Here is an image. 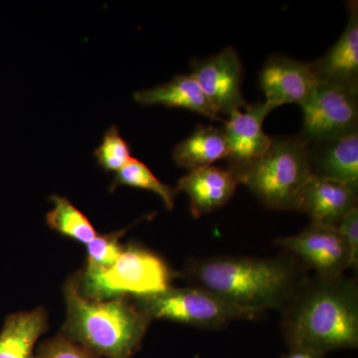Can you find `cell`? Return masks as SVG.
Instances as JSON below:
<instances>
[{
  "instance_id": "19",
  "label": "cell",
  "mask_w": 358,
  "mask_h": 358,
  "mask_svg": "<svg viewBox=\"0 0 358 358\" xmlns=\"http://www.w3.org/2000/svg\"><path fill=\"white\" fill-rule=\"evenodd\" d=\"M50 200L54 207L47 213L46 222L51 229L79 243L93 241L96 230L83 212L65 197L52 195Z\"/></svg>"
},
{
  "instance_id": "24",
  "label": "cell",
  "mask_w": 358,
  "mask_h": 358,
  "mask_svg": "<svg viewBox=\"0 0 358 358\" xmlns=\"http://www.w3.org/2000/svg\"><path fill=\"white\" fill-rule=\"evenodd\" d=\"M339 234L348 247L350 268L358 265V207L348 212L336 225Z\"/></svg>"
},
{
  "instance_id": "15",
  "label": "cell",
  "mask_w": 358,
  "mask_h": 358,
  "mask_svg": "<svg viewBox=\"0 0 358 358\" xmlns=\"http://www.w3.org/2000/svg\"><path fill=\"white\" fill-rule=\"evenodd\" d=\"M348 25L336 43L319 60L312 63L320 83L358 88V6L348 2Z\"/></svg>"
},
{
  "instance_id": "1",
  "label": "cell",
  "mask_w": 358,
  "mask_h": 358,
  "mask_svg": "<svg viewBox=\"0 0 358 358\" xmlns=\"http://www.w3.org/2000/svg\"><path fill=\"white\" fill-rule=\"evenodd\" d=\"M282 331L289 348L327 355L358 346V288L355 280L315 275L285 306Z\"/></svg>"
},
{
  "instance_id": "17",
  "label": "cell",
  "mask_w": 358,
  "mask_h": 358,
  "mask_svg": "<svg viewBox=\"0 0 358 358\" xmlns=\"http://www.w3.org/2000/svg\"><path fill=\"white\" fill-rule=\"evenodd\" d=\"M46 329L44 308L9 315L0 331V358H36L35 345Z\"/></svg>"
},
{
  "instance_id": "13",
  "label": "cell",
  "mask_w": 358,
  "mask_h": 358,
  "mask_svg": "<svg viewBox=\"0 0 358 358\" xmlns=\"http://www.w3.org/2000/svg\"><path fill=\"white\" fill-rule=\"evenodd\" d=\"M240 185L241 179L233 169L210 166L185 174L176 189L187 194L192 216L199 218L227 203Z\"/></svg>"
},
{
  "instance_id": "25",
  "label": "cell",
  "mask_w": 358,
  "mask_h": 358,
  "mask_svg": "<svg viewBox=\"0 0 358 358\" xmlns=\"http://www.w3.org/2000/svg\"><path fill=\"white\" fill-rule=\"evenodd\" d=\"M324 353L307 350V348H289V352L282 358H324Z\"/></svg>"
},
{
  "instance_id": "11",
  "label": "cell",
  "mask_w": 358,
  "mask_h": 358,
  "mask_svg": "<svg viewBox=\"0 0 358 358\" xmlns=\"http://www.w3.org/2000/svg\"><path fill=\"white\" fill-rule=\"evenodd\" d=\"M320 82L312 63L285 55H273L266 61L259 76V86L266 102L275 108L286 103L303 105Z\"/></svg>"
},
{
  "instance_id": "12",
  "label": "cell",
  "mask_w": 358,
  "mask_h": 358,
  "mask_svg": "<svg viewBox=\"0 0 358 358\" xmlns=\"http://www.w3.org/2000/svg\"><path fill=\"white\" fill-rule=\"evenodd\" d=\"M358 192L334 179L312 176L303 186L294 210L303 212L312 223L336 227L348 212L357 208Z\"/></svg>"
},
{
  "instance_id": "20",
  "label": "cell",
  "mask_w": 358,
  "mask_h": 358,
  "mask_svg": "<svg viewBox=\"0 0 358 358\" xmlns=\"http://www.w3.org/2000/svg\"><path fill=\"white\" fill-rule=\"evenodd\" d=\"M129 186L138 189L148 190L159 195L160 199L169 210H173L174 199L178 194L176 187L164 185L159 180L154 173L148 169L147 164L136 159H131L127 166L115 174L110 190H114L117 186Z\"/></svg>"
},
{
  "instance_id": "8",
  "label": "cell",
  "mask_w": 358,
  "mask_h": 358,
  "mask_svg": "<svg viewBox=\"0 0 358 358\" xmlns=\"http://www.w3.org/2000/svg\"><path fill=\"white\" fill-rule=\"evenodd\" d=\"M190 67V74L220 117L248 107L242 93L243 66L232 46L210 57L193 60Z\"/></svg>"
},
{
  "instance_id": "6",
  "label": "cell",
  "mask_w": 358,
  "mask_h": 358,
  "mask_svg": "<svg viewBox=\"0 0 358 358\" xmlns=\"http://www.w3.org/2000/svg\"><path fill=\"white\" fill-rule=\"evenodd\" d=\"M136 303L150 320H167L209 329L221 327L234 320H255L259 317L195 286L171 287L162 293L136 298Z\"/></svg>"
},
{
  "instance_id": "14",
  "label": "cell",
  "mask_w": 358,
  "mask_h": 358,
  "mask_svg": "<svg viewBox=\"0 0 358 358\" xmlns=\"http://www.w3.org/2000/svg\"><path fill=\"white\" fill-rule=\"evenodd\" d=\"M308 150L313 176L334 179L358 192V131L308 143Z\"/></svg>"
},
{
  "instance_id": "2",
  "label": "cell",
  "mask_w": 358,
  "mask_h": 358,
  "mask_svg": "<svg viewBox=\"0 0 358 358\" xmlns=\"http://www.w3.org/2000/svg\"><path fill=\"white\" fill-rule=\"evenodd\" d=\"M186 275L231 305L262 315L285 307L307 279L291 259L218 257L197 261Z\"/></svg>"
},
{
  "instance_id": "18",
  "label": "cell",
  "mask_w": 358,
  "mask_h": 358,
  "mask_svg": "<svg viewBox=\"0 0 358 358\" xmlns=\"http://www.w3.org/2000/svg\"><path fill=\"white\" fill-rule=\"evenodd\" d=\"M173 157L178 166L189 171L227 159L228 145L223 128L199 124L189 136L176 145Z\"/></svg>"
},
{
  "instance_id": "5",
  "label": "cell",
  "mask_w": 358,
  "mask_h": 358,
  "mask_svg": "<svg viewBox=\"0 0 358 358\" xmlns=\"http://www.w3.org/2000/svg\"><path fill=\"white\" fill-rule=\"evenodd\" d=\"M174 274L157 254L136 246L124 247L112 266L85 267L74 277L82 294L91 300L103 301L121 296H152L171 288Z\"/></svg>"
},
{
  "instance_id": "22",
  "label": "cell",
  "mask_w": 358,
  "mask_h": 358,
  "mask_svg": "<svg viewBox=\"0 0 358 358\" xmlns=\"http://www.w3.org/2000/svg\"><path fill=\"white\" fill-rule=\"evenodd\" d=\"M126 230L117 231L107 235H96L93 241L87 244L86 268H108L117 260L122 248L121 239Z\"/></svg>"
},
{
  "instance_id": "9",
  "label": "cell",
  "mask_w": 358,
  "mask_h": 358,
  "mask_svg": "<svg viewBox=\"0 0 358 358\" xmlns=\"http://www.w3.org/2000/svg\"><path fill=\"white\" fill-rule=\"evenodd\" d=\"M275 245L315 271L317 277H339L350 268L348 247L331 226L312 223L299 234L279 238Z\"/></svg>"
},
{
  "instance_id": "21",
  "label": "cell",
  "mask_w": 358,
  "mask_h": 358,
  "mask_svg": "<svg viewBox=\"0 0 358 358\" xmlns=\"http://www.w3.org/2000/svg\"><path fill=\"white\" fill-rule=\"evenodd\" d=\"M94 155L99 166L108 173H117L133 159L131 147L115 124L103 134L102 143L96 148Z\"/></svg>"
},
{
  "instance_id": "16",
  "label": "cell",
  "mask_w": 358,
  "mask_h": 358,
  "mask_svg": "<svg viewBox=\"0 0 358 358\" xmlns=\"http://www.w3.org/2000/svg\"><path fill=\"white\" fill-rule=\"evenodd\" d=\"M134 99L143 106L160 105L171 109L188 110L212 121L224 122L192 74L178 75L167 83L136 92Z\"/></svg>"
},
{
  "instance_id": "4",
  "label": "cell",
  "mask_w": 358,
  "mask_h": 358,
  "mask_svg": "<svg viewBox=\"0 0 358 358\" xmlns=\"http://www.w3.org/2000/svg\"><path fill=\"white\" fill-rule=\"evenodd\" d=\"M312 176L308 141L298 134L273 138L267 152L239 176L267 208L294 210Z\"/></svg>"
},
{
  "instance_id": "7",
  "label": "cell",
  "mask_w": 358,
  "mask_h": 358,
  "mask_svg": "<svg viewBox=\"0 0 358 358\" xmlns=\"http://www.w3.org/2000/svg\"><path fill=\"white\" fill-rule=\"evenodd\" d=\"M301 108L300 136L308 143L333 140L358 131V88L320 83Z\"/></svg>"
},
{
  "instance_id": "10",
  "label": "cell",
  "mask_w": 358,
  "mask_h": 358,
  "mask_svg": "<svg viewBox=\"0 0 358 358\" xmlns=\"http://www.w3.org/2000/svg\"><path fill=\"white\" fill-rule=\"evenodd\" d=\"M277 109L270 103L249 105L244 112L234 110L228 115L223 127L228 145V167L240 176L260 159L270 148L273 138L264 131L266 117ZM240 178V176H239Z\"/></svg>"
},
{
  "instance_id": "3",
  "label": "cell",
  "mask_w": 358,
  "mask_h": 358,
  "mask_svg": "<svg viewBox=\"0 0 358 358\" xmlns=\"http://www.w3.org/2000/svg\"><path fill=\"white\" fill-rule=\"evenodd\" d=\"M67 317L62 336L100 358H133L147 334L150 317L128 296L86 298L74 278L65 285Z\"/></svg>"
},
{
  "instance_id": "23",
  "label": "cell",
  "mask_w": 358,
  "mask_h": 358,
  "mask_svg": "<svg viewBox=\"0 0 358 358\" xmlns=\"http://www.w3.org/2000/svg\"><path fill=\"white\" fill-rule=\"evenodd\" d=\"M36 358H100L86 348L59 334L45 341L35 353Z\"/></svg>"
}]
</instances>
